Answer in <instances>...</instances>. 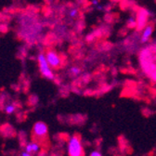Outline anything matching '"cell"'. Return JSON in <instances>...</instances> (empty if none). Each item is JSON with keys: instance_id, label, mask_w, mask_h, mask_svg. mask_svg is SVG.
<instances>
[{"instance_id": "cell-1", "label": "cell", "mask_w": 156, "mask_h": 156, "mask_svg": "<svg viewBox=\"0 0 156 156\" xmlns=\"http://www.w3.org/2000/svg\"><path fill=\"white\" fill-rule=\"evenodd\" d=\"M37 62L39 71H40L43 77H45L48 80H54L55 79V74L53 72V69H51L50 65L48 64L46 55L43 53H39L37 56Z\"/></svg>"}, {"instance_id": "cell-2", "label": "cell", "mask_w": 156, "mask_h": 156, "mask_svg": "<svg viewBox=\"0 0 156 156\" xmlns=\"http://www.w3.org/2000/svg\"><path fill=\"white\" fill-rule=\"evenodd\" d=\"M69 156H83L84 150L81 140L78 136H73L68 142Z\"/></svg>"}, {"instance_id": "cell-3", "label": "cell", "mask_w": 156, "mask_h": 156, "mask_svg": "<svg viewBox=\"0 0 156 156\" xmlns=\"http://www.w3.org/2000/svg\"><path fill=\"white\" fill-rule=\"evenodd\" d=\"M46 58L52 69H58L62 65V58L54 50H48L46 52Z\"/></svg>"}, {"instance_id": "cell-4", "label": "cell", "mask_w": 156, "mask_h": 156, "mask_svg": "<svg viewBox=\"0 0 156 156\" xmlns=\"http://www.w3.org/2000/svg\"><path fill=\"white\" fill-rule=\"evenodd\" d=\"M149 11L145 9H140L136 14V28L139 30H143V28L148 23Z\"/></svg>"}, {"instance_id": "cell-5", "label": "cell", "mask_w": 156, "mask_h": 156, "mask_svg": "<svg viewBox=\"0 0 156 156\" xmlns=\"http://www.w3.org/2000/svg\"><path fill=\"white\" fill-rule=\"evenodd\" d=\"M34 134L39 138H43L48 134V126L44 122H37L33 127Z\"/></svg>"}, {"instance_id": "cell-6", "label": "cell", "mask_w": 156, "mask_h": 156, "mask_svg": "<svg viewBox=\"0 0 156 156\" xmlns=\"http://www.w3.org/2000/svg\"><path fill=\"white\" fill-rule=\"evenodd\" d=\"M152 32H153V26L151 24H147L143 28V32H142V35H141V43L145 44L149 41L150 37L152 34Z\"/></svg>"}, {"instance_id": "cell-7", "label": "cell", "mask_w": 156, "mask_h": 156, "mask_svg": "<svg viewBox=\"0 0 156 156\" xmlns=\"http://www.w3.org/2000/svg\"><path fill=\"white\" fill-rule=\"evenodd\" d=\"M26 151L28 152H36L38 150H39V145L36 144V143H29L26 145V148H25Z\"/></svg>"}, {"instance_id": "cell-8", "label": "cell", "mask_w": 156, "mask_h": 156, "mask_svg": "<svg viewBox=\"0 0 156 156\" xmlns=\"http://www.w3.org/2000/svg\"><path fill=\"white\" fill-rule=\"evenodd\" d=\"M81 69L79 67H76V66H73V67H71L70 70H69V73L72 75V76H78L80 73H81Z\"/></svg>"}, {"instance_id": "cell-9", "label": "cell", "mask_w": 156, "mask_h": 156, "mask_svg": "<svg viewBox=\"0 0 156 156\" xmlns=\"http://www.w3.org/2000/svg\"><path fill=\"white\" fill-rule=\"evenodd\" d=\"M127 26L130 28H135L136 27V20L134 17H129L127 20Z\"/></svg>"}, {"instance_id": "cell-10", "label": "cell", "mask_w": 156, "mask_h": 156, "mask_svg": "<svg viewBox=\"0 0 156 156\" xmlns=\"http://www.w3.org/2000/svg\"><path fill=\"white\" fill-rule=\"evenodd\" d=\"M15 110H16V106H15L14 104H9V105H7L6 108H5V112H6V113H8V114L13 113V112H15Z\"/></svg>"}, {"instance_id": "cell-11", "label": "cell", "mask_w": 156, "mask_h": 156, "mask_svg": "<svg viewBox=\"0 0 156 156\" xmlns=\"http://www.w3.org/2000/svg\"><path fill=\"white\" fill-rule=\"evenodd\" d=\"M68 15H69V17H70V18H72V19L76 18V17L78 16V9H77L76 8H73V9H71L68 11Z\"/></svg>"}, {"instance_id": "cell-12", "label": "cell", "mask_w": 156, "mask_h": 156, "mask_svg": "<svg viewBox=\"0 0 156 156\" xmlns=\"http://www.w3.org/2000/svg\"><path fill=\"white\" fill-rule=\"evenodd\" d=\"M89 156H102V154L100 152V151H93Z\"/></svg>"}, {"instance_id": "cell-13", "label": "cell", "mask_w": 156, "mask_h": 156, "mask_svg": "<svg viewBox=\"0 0 156 156\" xmlns=\"http://www.w3.org/2000/svg\"><path fill=\"white\" fill-rule=\"evenodd\" d=\"M150 76H151V79H152L154 82H156V70L153 71V72L150 74Z\"/></svg>"}, {"instance_id": "cell-14", "label": "cell", "mask_w": 156, "mask_h": 156, "mask_svg": "<svg viewBox=\"0 0 156 156\" xmlns=\"http://www.w3.org/2000/svg\"><path fill=\"white\" fill-rule=\"evenodd\" d=\"M91 4L95 7H97L98 5H99V0H92L91 1Z\"/></svg>"}, {"instance_id": "cell-15", "label": "cell", "mask_w": 156, "mask_h": 156, "mask_svg": "<svg viewBox=\"0 0 156 156\" xmlns=\"http://www.w3.org/2000/svg\"><path fill=\"white\" fill-rule=\"evenodd\" d=\"M22 156H32V155H31V153L28 152V151H23V152L22 153Z\"/></svg>"}, {"instance_id": "cell-16", "label": "cell", "mask_w": 156, "mask_h": 156, "mask_svg": "<svg viewBox=\"0 0 156 156\" xmlns=\"http://www.w3.org/2000/svg\"><path fill=\"white\" fill-rule=\"evenodd\" d=\"M155 2H156V0H155Z\"/></svg>"}]
</instances>
